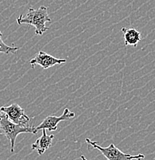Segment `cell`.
Masks as SVG:
<instances>
[{
    "label": "cell",
    "instance_id": "ba28073f",
    "mask_svg": "<svg viewBox=\"0 0 155 160\" xmlns=\"http://www.w3.org/2000/svg\"><path fill=\"white\" fill-rule=\"evenodd\" d=\"M124 35V42L126 46H131L136 47L138 43L142 39L141 34L135 28H122L121 29Z\"/></svg>",
    "mask_w": 155,
    "mask_h": 160
},
{
    "label": "cell",
    "instance_id": "8992f818",
    "mask_svg": "<svg viewBox=\"0 0 155 160\" xmlns=\"http://www.w3.org/2000/svg\"><path fill=\"white\" fill-rule=\"evenodd\" d=\"M66 62V59H58L43 51H39L38 54L29 62L33 69L36 68V65H39L43 69H48L56 65H60Z\"/></svg>",
    "mask_w": 155,
    "mask_h": 160
},
{
    "label": "cell",
    "instance_id": "30bf717a",
    "mask_svg": "<svg viewBox=\"0 0 155 160\" xmlns=\"http://www.w3.org/2000/svg\"><path fill=\"white\" fill-rule=\"evenodd\" d=\"M80 159H82V160H89L88 159H86V158L84 156H80Z\"/></svg>",
    "mask_w": 155,
    "mask_h": 160
},
{
    "label": "cell",
    "instance_id": "52a82bcc",
    "mask_svg": "<svg viewBox=\"0 0 155 160\" xmlns=\"http://www.w3.org/2000/svg\"><path fill=\"white\" fill-rule=\"evenodd\" d=\"M53 139H54V135H47L46 129H43L42 136L32 144V149L36 150L39 155H43L46 150L50 148Z\"/></svg>",
    "mask_w": 155,
    "mask_h": 160
},
{
    "label": "cell",
    "instance_id": "9c48e42d",
    "mask_svg": "<svg viewBox=\"0 0 155 160\" xmlns=\"http://www.w3.org/2000/svg\"><path fill=\"white\" fill-rule=\"evenodd\" d=\"M19 49V47L16 46H9L6 45L3 40V33L0 31V52L4 53V54L9 55L10 53H15Z\"/></svg>",
    "mask_w": 155,
    "mask_h": 160
},
{
    "label": "cell",
    "instance_id": "5b68a950",
    "mask_svg": "<svg viewBox=\"0 0 155 160\" xmlns=\"http://www.w3.org/2000/svg\"><path fill=\"white\" fill-rule=\"evenodd\" d=\"M76 114L71 112L69 109H65L63 114L60 116H47L43 122L36 127L37 130L39 129H48L49 131H56L57 129L58 124L62 121H67L70 119H73Z\"/></svg>",
    "mask_w": 155,
    "mask_h": 160
},
{
    "label": "cell",
    "instance_id": "7a4b0ae2",
    "mask_svg": "<svg viewBox=\"0 0 155 160\" xmlns=\"http://www.w3.org/2000/svg\"><path fill=\"white\" fill-rule=\"evenodd\" d=\"M1 112V111H0ZM38 130L33 126L23 127L13 122L5 113H0V133L4 135L11 145V152H14L15 143L17 136L21 133H32L36 134Z\"/></svg>",
    "mask_w": 155,
    "mask_h": 160
},
{
    "label": "cell",
    "instance_id": "277c9868",
    "mask_svg": "<svg viewBox=\"0 0 155 160\" xmlns=\"http://www.w3.org/2000/svg\"><path fill=\"white\" fill-rule=\"evenodd\" d=\"M0 111L5 113L13 122L23 127H30V119L26 114L25 110L18 104H12L9 106H3Z\"/></svg>",
    "mask_w": 155,
    "mask_h": 160
},
{
    "label": "cell",
    "instance_id": "8fae6325",
    "mask_svg": "<svg viewBox=\"0 0 155 160\" xmlns=\"http://www.w3.org/2000/svg\"><path fill=\"white\" fill-rule=\"evenodd\" d=\"M0 113H1V112H0Z\"/></svg>",
    "mask_w": 155,
    "mask_h": 160
},
{
    "label": "cell",
    "instance_id": "6da1fadb",
    "mask_svg": "<svg viewBox=\"0 0 155 160\" xmlns=\"http://www.w3.org/2000/svg\"><path fill=\"white\" fill-rule=\"evenodd\" d=\"M16 21L19 25L26 24L34 26L36 34L42 36L45 32L49 30V28L46 26V23L51 22L52 19L48 14L47 7L42 6L37 9L30 7L26 16L20 15Z\"/></svg>",
    "mask_w": 155,
    "mask_h": 160
},
{
    "label": "cell",
    "instance_id": "3957f363",
    "mask_svg": "<svg viewBox=\"0 0 155 160\" xmlns=\"http://www.w3.org/2000/svg\"><path fill=\"white\" fill-rule=\"evenodd\" d=\"M85 141L88 146H90L93 149L99 150L107 160H142L145 158L143 154L132 155L131 153H125L118 149L114 143H111L107 147H102L89 138H86Z\"/></svg>",
    "mask_w": 155,
    "mask_h": 160
}]
</instances>
